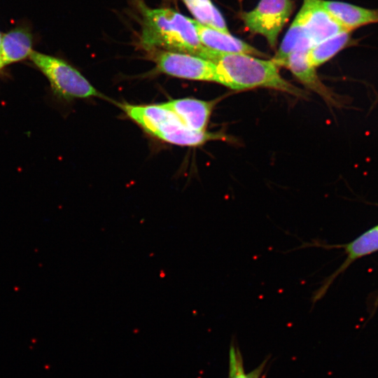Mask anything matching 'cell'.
Wrapping results in <instances>:
<instances>
[{
  "mask_svg": "<svg viewBox=\"0 0 378 378\" xmlns=\"http://www.w3.org/2000/svg\"><path fill=\"white\" fill-rule=\"evenodd\" d=\"M142 15L141 42L146 47L209 58L210 50L201 43L195 20L171 8H145Z\"/></svg>",
  "mask_w": 378,
  "mask_h": 378,
  "instance_id": "obj_1",
  "label": "cell"
},
{
  "mask_svg": "<svg viewBox=\"0 0 378 378\" xmlns=\"http://www.w3.org/2000/svg\"><path fill=\"white\" fill-rule=\"evenodd\" d=\"M217 68L220 84L233 90L268 88L304 97V92L281 77L278 66L271 60L241 53L214 51L210 59Z\"/></svg>",
  "mask_w": 378,
  "mask_h": 378,
  "instance_id": "obj_2",
  "label": "cell"
},
{
  "mask_svg": "<svg viewBox=\"0 0 378 378\" xmlns=\"http://www.w3.org/2000/svg\"><path fill=\"white\" fill-rule=\"evenodd\" d=\"M125 113L146 132L158 139L176 145L197 146L225 136L206 131L196 132L187 128L171 111L160 104H121Z\"/></svg>",
  "mask_w": 378,
  "mask_h": 378,
  "instance_id": "obj_3",
  "label": "cell"
},
{
  "mask_svg": "<svg viewBox=\"0 0 378 378\" xmlns=\"http://www.w3.org/2000/svg\"><path fill=\"white\" fill-rule=\"evenodd\" d=\"M32 62L48 79L54 92L66 99L102 97L75 68L62 59L33 50Z\"/></svg>",
  "mask_w": 378,
  "mask_h": 378,
  "instance_id": "obj_4",
  "label": "cell"
},
{
  "mask_svg": "<svg viewBox=\"0 0 378 378\" xmlns=\"http://www.w3.org/2000/svg\"><path fill=\"white\" fill-rule=\"evenodd\" d=\"M293 8L292 0H260L254 9L241 13V18L248 30L263 36L271 47H275Z\"/></svg>",
  "mask_w": 378,
  "mask_h": 378,
  "instance_id": "obj_5",
  "label": "cell"
},
{
  "mask_svg": "<svg viewBox=\"0 0 378 378\" xmlns=\"http://www.w3.org/2000/svg\"><path fill=\"white\" fill-rule=\"evenodd\" d=\"M158 71L167 75L219 83L216 64L203 57L183 52L162 51L155 57Z\"/></svg>",
  "mask_w": 378,
  "mask_h": 378,
  "instance_id": "obj_6",
  "label": "cell"
},
{
  "mask_svg": "<svg viewBox=\"0 0 378 378\" xmlns=\"http://www.w3.org/2000/svg\"><path fill=\"white\" fill-rule=\"evenodd\" d=\"M298 14L312 46L346 31L324 8L322 0H304Z\"/></svg>",
  "mask_w": 378,
  "mask_h": 378,
  "instance_id": "obj_7",
  "label": "cell"
},
{
  "mask_svg": "<svg viewBox=\"0 0 378 378\" xmlns=\"http://www.w3.org/2000/svg\"><path fill=\"white\" fill-rule=\"evenodd\" d=\"M213 104V102L194 98H183L173 99L160 104L173 112L189 130L204 132L206 131Z\"/></svg>",
  "mask_w": 378,
  "mask_h": 378,
  "instance_id": "obj_8",
  "label": "cell"
},
{
  "mask_svg": "<svg viewBox=\"0 0 378 378\" xmlns=\"http://www.w3.org/2000/svg\"><path fill=\"white\" fill-rule=\"evenodd\" d=\"M195 22L200 41L202 46L209 50L220 53H241L253 56H265L264 53L234 37L230 33H225L203 25L197 21Z\"/></svg>",
  "mask_w": 378,
  "mask_h": 378,
  "instance_id": "obj_9",
  "label": "cell"
},
{
  "mask_svg": "<svg viewBox=\"0 0 378 378\" xmlns=\"http://www.w3.org/2000/svg\"><path fill=\"white\" fill-rule=\"evenodd\" d=\"M344 248L347 253V259L335 272L324 279L319 288L312 293L311 298L312 303L316 302L325 295L332 281L347 267L349 263L357 258L378 251V225L345 245Z\"/></svg>",
  "mask_w": 378,
  "mask_h": 378,
  "instance_id": "obj_10",
  "label": "cell"
},
{
  "mask_svg": "<svg viewBox=\"0 0 378 378\" xmlns=\"http://www.w3.org/2000/svg\"><path fill=\"white\" fill-rule=\"evenodd\" d=\"M324 8L346 31L378 23V9H370L338 1L322 0Z\"/></svg>",
  "mask_w": 378,
  "mask_h": 378,
  "instance_id": "obj_11",
  "label": "cell"
},
{
  "mask_svg": "<svg viewBox=\"0 0 378 378\" xmlns=\"http://www.w3.org/2000/svg\"><path fill=\"white\" fill-rule=\"evenodd\" d=\"M33 38L26 27H18L1 37V55L3 65L18 62L32 52Z\"/></svg>",
  "mask_w": 378,
  "mask_h": 378,
  "instance_id": "obj_12",
  "label": "cell"
},
{
  "mask_svg": "<svg viewBox=\"0 0 378 378\" xmlns=\"http://www.w3.org/2000/svg\"><path fill=\"white\" fill-rule=\"evenodd\" d=\"M309 50H298L288 57L286 67L304 85L326 99L332 100L330 92L320 81L315 67L310 65L307 59Z\"/></svg>",
  "mask_w": 378,
  "mask_h": 378,
  "instance_id": "obj_13",
  "label": "cell"
},
{
  "mask_svg": "<svg viewBox=\"0 0 378 378\" xmlns=\"http://www.w3.org/2000/svg\"><path fill=\"white\" fill-rule=\"evenodd\" d=\"M312 44L305 36L301 18L298 13L272 61L279 66H286L288 57L297 50H309Z\"/></svg>",
  "mask_w": 378,
  "mask_h": 378,
  "instance_id": "obj_14",
  "label": "cell"
},
{
  "mask_svg": "<svg viewBox=\"0 0 378 378\" xmlns=\"http://www.w3.org/2000/svg\"><path fill=\"white\" fill-rule=\"evenodd\" d=\"M351 31H345L313 46L307 52L311 66H318L352 43Z\"/></svg>",
  "mask_w": 378,
  "mask_h": 378,
  "instance_id": "obj_15",
  "label": "cell"
},
{
  "mask_svg": "<svg viewBox=\"0 0 378 378\" xmlns=\"http://www.w3.org/2000/svg\"><path fill=\"white\" fill-rule=\"evenodd\" d=\"M197 22L229 33L225 21L211 0H183Z\"/></svg>",
  "mask_w": 378,
  "mask_h": 378,
  "instance_id": "obj_16",
  "label": "cell"
},
{
  "mask_svg": "<svg viewBox=\"0 0 378 378\" xmlns=\"http://www.w3.org/2000/svg\"><path fill=\"white\" fill-rule=\"evenodd\" d=\"M267 360H264L258 367L248 373L244 368V360L237 344L231 342L229 350V372L227 378H262Z\"/></svg>",
  "mask_w": 378,
  "mask_h": 378,
  "instance_id": "obj_17",
  "label": "cell"
},
{
  "mask_svg": "<svg viewBox=\"0 0 378 378\" xmlns=\"http://www.w3.org/2000/svg\"><path fill=\"white\" fill-rule=\"evenodd\" d=\"M1 34H0V69L4 66L1 55Z\"/></svg>",
  "mask_w": 378,
  "mask_h": 378,
  "instance_id": "obj_18",
  "label": "cell"
}]
</instances>
